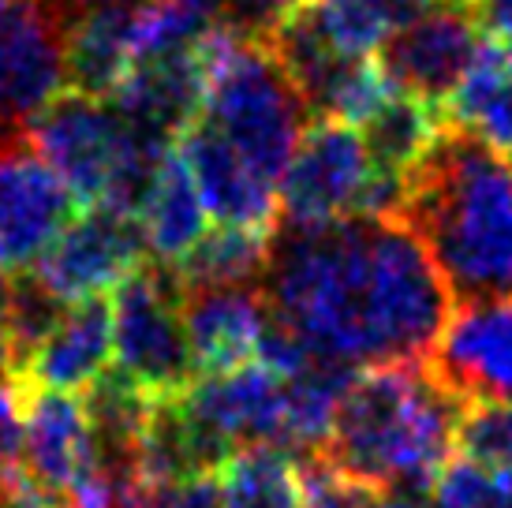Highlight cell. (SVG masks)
<instances>
[{
	"label": "cell",
	"mask_w": 512,
	"mask_h": 508,
	"mask_svg": "<svg viewBox=\"0 0 512 508\" xmlns=\"http://www.w3.org/2000/svg\"><path fill=\"white\" fill-rule=\"evenodd\" d=\"M262 296L314 355L356 370L423 363L456 307L423 240L370 213L281 225Z\"/></svg>",
	"instance_id": "obj_1"
},
{
	"label": "cell",
	"mask_w": 512,
	"mask_h": 508,
	"mask_svg": "<svg viewBox=\"0 0 512 508\" xmlns=\"http://www.w3.org/2000/svg\"><path fill=\"white\" fill-rule=\"evenodd\" d=\"M400 221L456 303L512 296V157L445 127L408 176Z\"/></svg>",
	"instance_id": "obj_2"
},
{
	"label": "cell",
	"mask_w": 512,
	"mask_h": 508,
	"mask_svg": "<svg viewBox=\"0 0 512 508\" xmlns=\"http://www.w3.org/2000/svg\"><path fill=\"white\" fill-rule=\"evenodd\" d=\"M460 415L464 400L423 363L359 370L322 456L374 490L419 501L453 460Z\"/></svg>",
	"instance_id": "obj_3"
},
{
	"label": "cell",
	"mask_w": 512,
	"mask_h": 508,
	"mask_svg": "<svg viewBox=\"0 0 512 508\" xmlns=\"http://www.w3.org/2000/svg\"><path fill=\"white\" fill-rule=\"evenodd\" d=\"M195 53L206 75L199 116L262 180L281 184L311 116L285 64L266 38H251L232 23L206 30Z\"/></svg>",
	"instance_id": "obj_4"
},
{
	"label": "cell",
	"mask_w": 512,
	"mask_h": 508,
	"mask_svg": "<svg viewBox=\"0 0 512 508\" xmlns=\"http://www.w3.org/2000/svg\"><path fill=\"white\" fill-rule=\"evenodd\" d=\"M30 150L57 172L75 206H120L139 213L157 161L169 146L143 139L109 98L60 90L27 127Z\"/></svg>",
	"instance_id": "obj_5"
},
{
	"label": "cell",
	"mask_w": 512,
	"mask_h": 508,
	"mask_svg": "<svg viewBox=\"0 0 512 508\" xmlns=\"http://www.w3.org/2000/svg\"><path fill=\"white\" fill-rule=\"evenodd\" d=\"M116 370L150 396H176L195 381L184 329V284L172 266H139L113 288Z\"/></svg>",
	"instance_id": "obj_6"
},
{
	"label": "cell",
	"mask_w": 512,
	"mask_h": 508,
	"mask_svg": "<svg viewBox=\"0 0 512 508\" xmlns=\"http://www.w3.org/2000/svg\"><path fill=\"white\" fill-rule=\"evenodd\" d=\"M374 161L356 124L314 116L281 176V225H326L363 210Z\"/></svg>",
	"instance_id": "obj_7"
},
{
	"label": "cell",
	"mask_w": 512,
	"mask_h": 508,
	"mask_svg": "<svg viewBox=\"0 0 512 508\" xmlns=\"http://www.w3.org/2000/svg\"><path fill=\"white\" fill-rule=\"evenodd\" d=\"M180 404L217 467L247 445L288 449L285 378L258 359L228 374L195 378L180 393Z\"/></svg>",
	"instance_id": "obj_8"
},
{
	"label": "cell",
	"mask_w": 512,
	"mask_h": 508,
	"mask_svg": "<svg viewBox=\"0 0 512 508\" xmlns=\"http://www.w3.org/2000/svg\"><path fill=\"white\" fill-rule=\"evenodd\" d=\"M64 34L45 0H0V146L27 139L30 120L68 86Z\"/></svg>",
	"instance_id": "obj_9"
},
{
	"label": "cell",
	"mask_w": 512,
	"mask_h": 508,
	"mask_svg": "<svg viewBox=\"0 0 512 508\" xmlns=\"http://www.w3.org/2000/svg\"><path fill=\"white\" fill-rule=\"evenodd\" d=\"M143 254L146 240L139 213L101 202L79 210V217L60 228V236L38 258L34 273L64 303H83L120 288L143 266Z\"/></svg>",
	"instance_id": "obj_10"
},
{
	"label": "cell",
	"mask_w": 512,
	"mask_h": 508,
	"mask_svg": "<svg viewBox=\"0 0 512 508\" xmlns=\"http://www.w3.org/2000/svg\"><path fill=\"white\" fill-rule=\"evenodd\" d=\"M423 367L464 404H512V296L456 303Z\"/></svg>",
	"instance_id": "obj_11"
},
{
	"label": "cell",
	"mask_w": 512,
	"mask_h": 508,
	"mask_svg": "<svg viewBox=\"0 0 512 508\" xmlns=\"http://www.w3.org/2000/svg\"><path fill=\"white\" fill-rule=\"evenodd\" d=\"M479 45L483 34L475 15L468 8L441 4L385 38L378 49V68L400 94H412L441 113Z\"/></svg>",
	"instance_id": "obj_12"
},
{
	"label": "cell",
	"mask_w": 512,
	"mask_h": 508,
	"mask_svg": "<svg viewBox=\"0 0 512 508\" xmlns=\"http://www.w3.org/2000/svg\"><path fill=\"white\" fill-rule=\"evenodd\" d=\"M75 198L27 139L0 146V273L34 269L60 228L72 221Z\"/></svg>",
	"instance_id": "obj_13"
},
{
	"label": "cell",
	"mask_w": 512,
	"mask_h": 508,
	"mask_svg": "<svg viewBox=\"0 0 512 508\" xmlns=\"http://www.w3.org/2000/svg\"><path fill=\"white\" fill-rule=\"evenodd\" d=\"M19 467L30 479L72 494L83 479H90L101 467L98 438L86 400L75 393H57V389H34L23 385V456Z\"/></svg>",
	"instance_id": "obj_14"
},
{
	"label": "cell",
	"mask_w": 512,
	"mask_h": 508,
	"mask_svg": "<svg viewBox=\"0 0 512 508\" xmlns=\"http://www.w3.org/2000/svg\"><path fill=\"white\" fill-rule=\"evenodd\" d=\"M270 325L262 284H210L184 288V329L195 378L228 374L255 363Z\"/></svg>",
	"instance_id": "obj_15"
},
{
	"label": "cell",
	"mask_w": 512,
	"mask_h": 508,
	"mask_svg": "<svg viewBox=\"0 0 512 508\" xmlns=\"http://www.w3.org/2000/svg\"><path fill=\"white\" fill-rule=\"evenodd\" d=\"M172 146L184 154L187 169L199 184L202 202H206V213L217 225L277 232V221H281L277 184L262 180L202 116H195Z\"/></svg>",
	"instance_id": "obj_16"
},
{
	"label": "cell",
	"mask_w": 512,
	"mask_h": 508,
	"mask_svg": "<svg viewBox=\"0 0 512 508\" xmlns=\"http://www.w3.org/2000/svg\"><path fill=\"white\" fill-rule=\"evenodd\" d=\"M202 86H206L202 60L191 45V49L139 60L109 101L143 139L172 146L180 139V131L199 116Z\"/></svg>",
	"instance_id": "obj_17"
},
{
	"label": "cell",
	"mask_w": 512,
	"mask_h": 508,
	"mask_svg": "<svg viewBox=\"0 0 512 508\" xmlns=\"http://www.w3.org/2000/svg\"><path fill=\"white\" fill-rule=\"evenodd\" d=\"M113 370V303L101 296L68 303L49 337L34 348L19 385L86 393Z\"/></svg>",
	"instance_id": "obj_18"
},
{
	"label": "cell",
	"mask_w": 512,
	"mask_h": 508,
	"mask_svg": "<svg viewBox=\"0 0 512 508\" xmlns=\"http://www.w3.org/2000/svg\"><path fill=\"white\" fill-rule=\"evenodd\" d=\"M206 202L199 195V184L187 169L184 154L169 146L157 161L154 180L139 202V225H143L146 251L161 266H176L195 243L206 236Z\"/></svg>",
	"instance_id": "obj_19"
},
{
	"label": "cell",
	"mask_w": 512,
	"mask_h": 508,
	"mask_svg": "<svg viewBox=\"0 0 512 508\" xmlns=\"http://www.w3.org/2000/svg\"><path fill=\"white\" fill-rule=\"evenodd\" d=\"M441 120L445 127L512 157V64L509 49L498 38H483L464 79L445 101Z\"/></svg>",
	"instance_id": "obj_20"
},
{
	"label": "cell",
	"mask_w": 512,
	"mask_h": 508,
	"mask_svg": "<svg viewBox=\"0 0 512 508\" xmlns=\"http://www.w3.org/2000/svg\"><path fill=\"white\" fill-rule=\"evenodd\" d=\"M135 8H105L79 15L64 34V71L68 90L90 98H113L116 86L135 68Z\"/></svg>",
	"instance_id": "obj_21"
},
{
	"label": "cell",
	"mask_w": 512,
	"mask_h": 508,
	"mask_svg": "<svg viewBox=\"0 0 512 508\" xmlns=\"http://www.w3.org/2000/svg\"><path fill=\"white\" fill-rule=\"evenodd\" d=\"M217 508H307L303 467L277 445L236 449L217 467Z\"/></svg>",
	"instance_id": "obj_22"
},
{
	"label": "cell",
	"mask_w": 512,
	"mask_h": 508,
	"mask_svg": "<svg viewBox=\"0 0 512 508\" xmlns=\"http://www.w3.org/2000/svg\"><path fill=\"white\" fill-rule=\"evenodd\" d=\"M359 131H363L374 169L408 180L419 169V161L430 154V146L441 139L445 120L434 105L412 94H400L393 86V94L359 124Z\"/></svg>",
	"instance_id": "obj_23"
},
{
	"label": "cell",
	"mask_w": 512,
	"mask_h": 508,
	"mask_svg": "<svg viewBox=\"0 0 512 508\" xmlns=\"http://www.w3.org/2000/svg\"><path fill=\"white\" fill-rule=\"evenodd\" d=\"M270 228L217 225L206 232L191 251L176 262V277L184 288H210V284H262L273 254Z\"/></svg>",
	"instance_id": "obj_24"
},
{
	"label": "cell",
	"mask_w": 512,
	"mask_h": 508,
	"mask_svg": "<svg viewBox=\"0 0 512 508\" xmlns=\"http://www.w3.org/2000/svg\"><path fill=\"white\" fill-rule=\"evenodd\" d=\"M318 27L348 57H370L404 23L434 8V0H307Z\"/></svg>",
	"instance_id": "obj_25"
},
{
	"label": "cell",
	"mask_w": 512,
	"mask_h": 508,
	"mask_svg": "<svg viewBox=\"0 0 512 508\" xmlns=\"http://www.w3.org/2000/svg\"><path fill=\"white\" fill-rule=\"evenodd\" d=\"M456 445H460V456L490 471L512 467V404H490V400L464 404Z\"/></svg>",
	"instance_id": "obj_26"
},
{
	"label": "cell",
	"mask_w": 512,
	"mask_h": 508,
	"mask_svg": "<svg viewBox=\"0 0 512 508\" xmlns=\"http://www.w3.org/2000/svg\"><path fill=\"white\" fill-rule=\"evenodd\" d=\"M120 508H217V471L161 482H131L120 497Z\"/></svg>",
	"instance_id": "obj_27"
},
{
	"label": "cell",
	"mask_w": 512,
	"mask_h": 508,
	"mask_svg": "<svg viewBox=\"0 0 512 508\" xmlns=\"http://www.w3.org/2000/svg\"><path fill=\"white\" fill-rule=\"evenodd\" d=\"M434 508H490L494 501V471L468 456L449 460L430 486Z\"/></svg>",
	"instance_id": "obj_28"
},
{
	"label": "cell",
	"mask_w": 512,
	"mask_h": 508,
	"mask_svg": "<svg viewBox=\"0 0 512 508\" xmlns=\"http://www.w3.org/2000/svg\"><path fill=\"white\" fill-rule=\"evenodd\" d=\"M23 456V385L0 378V479L12 475Z\"/></svg>",
	"instance_id": "obj_29"
},
{
	"label": "cell",
	"mask_w": 512,
	"mask_h": 508,
	"mask_svg": "<svg viewBox=\"0 0 512 508\" xmlns=\"http://www.w3.org/2000/svg\"><path fill=\"white\" fill-rule=\"evenodd\" d=\"M307 0H228L225 23H232L236 30L251 34V38H270L273 27L288 19V15L303 8Z\"/></svg>",
	"instance_id": "obj_30"
},
{
	"label": "cell",
	"mask_w": 512,
	"mask_h": 508,
	"mask_svg": "<svg viewBox=\"0 0 512 508\" xmlns=\"http://www.w3.org/2000/svg\"><path fill=\"white\" fill-rule=\"evenodd\" d=\"M0 508H72L68 497L30 479L23 467H15L12 475L0 479Z\"/></svg>",
	"instance_id": "obj_31"
},
{
	"label": "cell",
	"mask_w": 512,
	"mask_h": 508,
	"mask_svg": "<svg viewBox=\"0 0 512 508\" xmlns=\"http://www.w3.org/2000/svg\"><path fill=\"white\" fill-rule=\"evenodd\" d=\"M471 15L479 30H486L498 42H512V0H475Z\"/></svg>",
	"instance_id": "obj_32"
},
{
	"label": "cell",
	"mask_w": 512,
	"mask_h": 508,
	"mask_svg": "<svg viewBox=\"0 0 512 508\" xmlns=\"http://www.w3.org/2000/svg\"><path fill=\"white\" fill-rule=\"evenodd\" d=\"M45 4H49L64 23H72L79 15L105 12V8H128V4H139V0H45Z\"/></svg>",
	"instance_id": "obj_33"
},
{
	"label": "cell",
	"mask_w": 512,
	"mask_h": 508,
	"mask_svg": "<svg viewBox=\"0 0 512 508\" xmlns=\"http://www.w3.org/2000/svg\"><path fill=\"white\" fill-rule=\"evenodd\" d=\"M4 374H8V273H0V378Z\"/></svg>",
	"instance_id": "obj_34"
},
{
	"label": "cell",
	"mask_w": 512,
	"mask_h": 508,
	"mask_svg": "<svg viewBox=\"0 0 512 508\" xmlns=\"http://www.w3.org/2000/svg\"><path fill=\"white\" fill-rule=\"evenodd\" d=\"M490 508H512V467L494 471V501H490Z\"/></svg>",
	"instance_id": "obj_35"
}]
</instances>
